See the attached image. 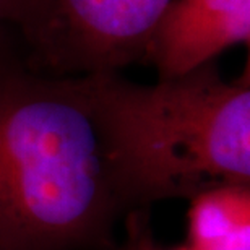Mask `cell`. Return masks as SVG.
I'll return each instance as SVG.
<instances>
[{
    "label": "cell",
    "instance_id": "cell-1",
    "mask_svg": "<svg viewBox=\"0 0 250 250\" xmlns=\"http://www.w3.org/2000/svg\"><path fill=\"white\" fill-rule=\"evenodd\" d=\"M0 28V250H119L128 214L84 77L33 67Z\"/></svg>",
    "mask_w": 250,
    "mask_h": 250
},
{
    "label": "cell",
    "instance_id": "cell-2",
    "mask_svg": "<svg viewBox=\"0 0 250 250\" xmlns=\"http://www.w3.org/2000/svg\"><path fill=\"white\" fill-rule=\"evenodd\" d=\"M86 84L114 184L127 211L250 186V78L226 80L214 62L140 84L119 73Z\"/></svg>",
    "mask_w": 250,
    "mask_h": 250
},
{
    "label": "cell",
    "instance_id": "cell-3",
    "mask_svg": "<svg viewBox=\"0 0 250 250\" xmlns=\"http://www.w3.org/2000/svg\"><path fill=\"white\" fill-rule=\"evenodd\" d=\"M171 0H13L8 28L28 62L59 77L119 73L143 62Z\"/></svg>",
    "mask_w": 250,
    "mask_h": 250
},
{
    "label": "cell",
    "instance_id": "cell-4",
    "mask_svg": "<svg viewBox=\"0 0 250 250\" xmlns=\"http://www.w3.org/2000/svg\"><path fill=\"white\" fill-rule=\"evenodd\" d=\"M249 39L250 0H171L149 36L143 63L153 65L158 78L177 77Z\"/></svg>",
    "mask_w": 250,
    "mask_h": 250
},
{
    "label": "cell",
    "instance_id": "cell-5",
    "mask_svg": "<svg viewBox=\"0 0 250 250\" xmlns=\"http://www.w3.org/2000/svg\"><path fill=\"white\" fill-rule=\"evenodd\" d=\"M187 250H250V186H221L188 200Z\"/></svg>",
    "mask_w": 250,
    "mask_h": 250
},
{
    "label": "cell",
    "instance_id": "cell-6",
    "mask_svg": "<svg viewBox=\"0 0 250 250\" xmlns=\"http://www.w3.org/2000/svg\"><path fill=\"white\" fill-rule=\"evenodd\" d=\"M124 221L125 237L119 242V250H187L184 246L166 249L154 241L151 226H149L148 209L130 211Z\"/></svg>",
    "mask_w": 250,
    "mask_h": 250
},
{
    "label": "cell",
    "instance_id": "cell-7",
    "mask_svg": "<svg viewBox=\"0 0 250 250\" xmlns=\"http://www.w3.org/2000/svg\"><path fill=\"white\" fill-rule=\"evenodd\" d=\"M13 0H0V28L8 26V18L12 13Z\"/></svg>",
    "mask_w": 250,
    "mask_h": 250
}]
</instances>
